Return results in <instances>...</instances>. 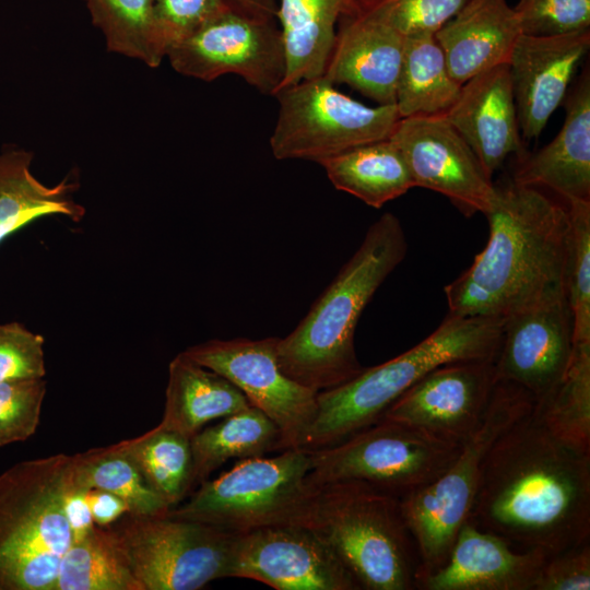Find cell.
Instances as JSON below:
<instances>
[{"label":"cell","mask_w":590,"mask_h":590,"mask_svg":"<svg viewBox=\"0 0 590 590\" xmlns=\"http://www.w3.org/2000/svg\"><path fill=\"white\" fill-rule=\"evenodd\" d=\"M468 520L548 555L590 541V453L556 438L532 409L487 452Z\"/></svg>","instance_id":"cell-1"},{"label":"cell","mask_w":590,"mask_h":590,"mask_svg":"<svg viewBox=\"0 0 590 590\" xmlns=\"http://www.w3.org/2000/svg\"><path fill=\"white\" fill-rule=\"evenodd\" d=\"M489 235L472 264L445 286L448 314L505 319L564 287L567 205L535 187H497L485 214Z\"/></svg>","instance_id":"cell-2"},{"label":"cell","mask_w":590,"mask_h":590,"mask_svg":"<svg viewBox=\"0 0 590 590\" xmlns=\"http://www.w3.org/2000/svg\"><path fill=\"white\" fill-rule=\"evenodd\" d=\"M408 244L400 220L384 213L306 317L285 338L276 354L282 371L317 392L340 386L364 367L357 359L354 333L378 287L403 261Z\"/></svg>","instance_id":"cell-3"},{"label":"cell","mask_w":590,"mask_h":590,"mask_svg":"<svg viewBox=\"0 0 590 590\" xmlns=\"http://www.w3.org/2000/svg\"><path fill=\"white\" fill-rule=\"evenodd\" d=\"M503 326L504 319L447 314L432 334L406 352L318 392L317 413L300 449L330 447L376 424L401 394L440 365L495 359Z\"/></svg>","instance_id":"cell-4"},{"label":"cell","mask_w":590,"mask_h":590,"mask_svg":"<svg viewBox=\"0 0 590 590\" xmlns=\"http://www.w3.org/2000/svg\"><path fill=\"white\" fill-rule=\"evenodd\" d=\"M307 526L361 589H415L420 558L399 495L357 480L324 484L317 487Z\"/></svg>","instance_id":"cell-5"},{"label":"cell","mask_w":590,"mask_h":590,"mask_svg":"<svg viewBox=\"0 0 590 590\" xmlns=\"http://www.w3.org/2000/svg\"><path fill=\"white\" fill-rule=\"evenodd\" d=\"M73 456L15 463L0 474V590H52L72 543L66 496Z\"/></svg>","instance_id":"cell-6"},{"label":"cell","mask_w":590,"mask_h":590,"mask_svg":"<svg viewBox=\"0 0 590 590\" xmlns=\"http://www.w3.org/2000/svg\"><path fill=\"white\" fill-rule=\"evenodd\" d=\"M534 403L524 389L497 381L482 422L462 444L452 463L430 483L400 497L420 558L416 581L447 560L459 530L470 517L487 452Z\"/></svg>","instance_id":"cell-7"},{"label":"cell","mask_w":590,"mask_h":590,"mask_svg":"<svg viewBox=\"0 0 590 590\" xmlns=\"http://www.w3.org/2000/svg\"><path fill=\"white\" fill-rule=\"evenodd\" d=\"M309 468V451L304 449L241 459L216 479L201 482L188 502L167 515L231 534L283 524L307 526L317 492L307 481Z\"/></svg>","instance_id":"cell-8"},{"label":"cell","mask_w":590,"mask_h":590,"mask_svg":"<svg viewBox=\"0 0 590 590\" xmlns=\"http://www.w3.org/2000/svg\"><path fill=\"white\" fill-rule=\"evenodd\" d=\"M270 149L276 160L320 163L353 148L389 139L400 119L396 104L367 106L324 75L280 88Z\"/></svg>","instance_id":"cell-9"},{"label":"cell","mask_w":590,"mask_h":590,"mask_svg":"<svg viewBox=\"0 0 590 590\" xmlns=\"http://www.w3.org/2000/svg\"><path fill=\"white\" fill-rule=\"evenodd\" d=\"M461 447L412 426L380 420L339 444L308 450L307 481L319 487L357 480L401 497L439 476Z\"/></svg>","instance_id":"cell-10"},{"label":"cell","mask_w":590,"mask_h":590,"mask_svg":"<svg viewBox=\"0 0 590 590\" xmlns=\"http://www.w3.org/2000/svg\"><path fill=\"white\" fill-rule=\"evenodd\" d=\"M110 528L142 590H198L231 577L234 534L215 527L125 514Z\"/></svg>","instance_id":"cell-11"},{"label":"cell","mask_w":590,"mask_h":590,"mask_svg":"<svg viewBox=\"0 0 590 590\" xmlns=\"http://www.w3.org/2000/svg\"><path fill=\"white\" fill-rule=\"evenodd\" d=\"M166 58L185 76L210 82L235 74L260 93L273 96L286 68L278 22L252 19L232 9L174 45Z\"/></svg>","instance_id":"cell-12"},{"label":"cell","mask_w":590,"mask_h":590,"mask_svg":"<svg viewBox=\"0 0 590 590\" xmlns=\"http://www.w3.org/2000/svg\"><path fill=\"white\" fill-rule=\"evenodd\" d=\"M280 338L213 339L184 351L235 385L251 406L278 426L281 450L300 449L317 413L318 392L285 375L278 362Z\"/></svg>","instance_id":"cell-13"},{"label":"cell","mask_w":590,"mask_h":590,"mask_svg":"<svg viewBox=\"0 0 590 590\" xmlns=\"http://www.w3.org/2000/svg\"><path fill=\"white\" fill-rule=\"evenodd\" d=\"M231 577L275 590H356L359 585L311 527L283 524L234 534Z\"/></svg>","instance_id":"cell-14"},{"label":"cell","mask_w":590,"mask_h":590,"mask_svg":"<svg viewBox=\"0 0 590 590\" xmlns=\"http://www.w3.org/2000/svg\"><path fill=\"white\" fill-rule=\"evenodd\" d=\"M389 139L401 151L414 187L441 193L465 216L489 211L496 186L441 114L400 118Z\"/></svg>","instance_id":"cell-15"},{"label":"cell","mask_w":590,"mask_h":590,"mask_svg":"<svg viewBox=\"0 0 590 590\" xmlns=\"http://www.w3.org/2000/svg\"><path fill=\"white\" fill-rule=\"evenodd\" d=\"M573 347V314L560 287L504 319L496 379L524 389L538 401L565 374Z\"/></svg>","instance_id":"cell-16"},{"label":"cell","mask_w":590,"mask_h":590,"mask_svg":"<svg viewBox=\"0 0 590 590\" xmlns=\"http://www.w3.org/2000/svg\"><path fill=\"white\" fill-rule=\"evenodd\" d=\"M496 382L495 359L447 363L410 387L381 420L462 445L482 422Z\"/></svg>","instance_id":"cell-17"},{"label":"cell","mask_w":590,"mask_h":590,"mask_svg":"<svg viewBox=\"0 0 590 590\" xmlns=\"http://www.w3.org/2000/svg\"><path fill=\"white\" fill-rule=\"evenodd\" d=\"M590 48V28L559 36L521 34L509 70L521 137L538 138L563 104Z\"/></svg>","instance_id":"cell-18"},{"label":"cell","mask_w":590,"mask_h":590,"mask_svg":"<svg viewBox=\"0 0 590 590\" xmlns=\"http://www.w3.org/2000/svg\"><path fill=\"white\" fill-rule=\"evenodd\" d=\"M548 554L520 550L500 535L467 520L447 560L420 577L422 590H532Z\"/></svg>","instance_id":"cell-19"},{"label":"cell","mask_w":590,"mask_h":590,"mask_svg":"<svg viewBox=\"0 0 590 590\" xmlns=\"http://www.w3.org/2000/svg\"><path fill=\"white\" fill-rule=\"evenodd\" d=\"M441 115L471 146L491 178L508 155H523L508 63L463 83L456 102Z\"/></svg>","instance_id":"cell-20"},{"label":"cell","mask_w":590,"mask_h":590,"mask_svg":"<svg viewBox=\"0 0 590 590\" xmlns=\"http://www.w3.org/2000/svg\"><path fill=\"white\" fill-rule=\"evenodd\" d=\"M405 37L363 10L342 19L323 75L346 84L378 105L396 104Z\"/></svg>","instance_id":"cell-21"},{"label":"cell","mask_w":590,"mask_h":590,"mask_svg":"<svg viewBox=\"0 0 590 590\" xmlns=\"http://www.w3.org/2000/svg\"><path fill=\"white\" fill-rule=\"evenodd\" d=\"M557 135L534 154L522 155L512 181L545 187L565 201H590V73L582 71L564 99Z\"/></svg>","instance_id":"cell-22"},{"label":"cell","mask_w":590,"mask_h":590,"mask_svg":"<svg viewBox=\"0 0 590 590\" xmlns=\"http://www.w3.org/2000/svg\"><path fill=\"white\" fill-rule=\"evenodd\" d=\"M520 35L517 14L507 0H469L435 38L451 76L462 85L485 70L508 63Z\"/></svg>","instance_id":"cell-23"},{"label":"cell","mask_w":590,"mask_h":590,"mask_svg":"<svg viewBox=\"0 0 590 590\" xmlns=\"http://www.w3.org/2000/svg\"><path fill=\"white\" fill-rule=\"evenodd\" d=\"M367 2L279 0L275 20L282 32L286 62L280 88L323 75L339 22L359 14Z\"/></svg>","instance_id":"cell-24"},{"label":"cell","mask_w":590,"mask_h":590,"mask_svg":"<svg viewBox=\"0 0 590 590\" xmlns=\"http://www.w3.org/2000/svg\"><path fill=\"white\" fill-rule=\"evenodd\" d=\"M33 152L17 146L0 151V243L30 223L50 215L80 222L84 206L74 200L79 182L67 176L56 185L32 172Z\"/></svg>","instance_id":"cell-25"},{"label":"cell","mask_w":590,"mask_h":590,"mask_svg":"<svg viewBox=\"0 0 590 590\" xmlns=\"http://www.w3.org/2000/svg\"><path fill=\"white\" fill-rule=\"evenodd\" d=\"M248 406L245 394L228 379L181 352L168 365L160 425L191 438L206 423Z\"/></svg>","instance_id":"cell-26"},{"label":"cell","mask_w":590,"mask_h":590,"mask_svg":"<svg viewBox=\"0 0 590 590\" xmlns=\"http://www.w3.org/2000/svg\"><path fill=\"white\" fill-rule=\"evenodd\" d=\"M319 164L335 189L376 209L414 188L405 160L390 139L353 148Z\"/></svg>","instance_id":"cell-27"},{"label":"cell","mask_w":590,"mask_h":590,"mask_svg":"<svg viewBox=\"0 0 590 590\" xmlns=\"http://www.w3.org/2000/svg\"><path fill=\"white\" fill-rule=\"evenodd\" d=\"M435 34L406 36L396 90L400 118L444 114L459 96Z\"/></svg>","instance_id":"cell-28"},{"label":"cell","mask_w":590,"mask_h":590,"mask_svg":"<svg viewBox=\"0 0 590 590\" xmlns=\"http://www.w3.org/2000/svg\"><path fill=\"white\" fill-rule=\"evenodd\" d=\"M190 444L196 485L229 459L262 457L281 450V434L270 417L250 405L200 429L190 438Z\"/></svg>","instance_id":"cell-29"},{"label":"cell","mask_w":590,"mask_h":590,"mask_svg":"<svg viewBox=\"0 0 590 590\" xmlns=\"http://www.w3.org/2000/svg\"><path fill=\"white\" fill-rule=\"evenodd\" d=\"M52 590H142L114 530L94 526L72 541Z\"/></svg>","instance_id":"cell-30"},{"label":"cell","mask_w":590,"mask_h":590,"mask_svg":"<svg viewBox=\"0 0 590 590\" xmlns=\"http://www.w3.org/2000/svg\"><path fill=\"white\" fill-rule=\"evenodd\" d=\"M72 456L73 483L87 491L97 488L113 493L125 502L127 514L160 517L166 516L172 509L118 442Z\"/></svg>","instance_id":"cell-31"},{"label":"cell","mask_w":590,"mask_h":590,"mask_svg":"<svg viewBox=\"0 0 590 590\" xmlns=\"http://www.w3.org/2000/svg\"><path fill=\"white\" fill-rule=\"evenodd\" d=\"M533 412L556 438L590 453V345H574L565 374Z\"/></svg>","instance_id":"cell-32"},{"label":"cell","mask_w":590,"mask_h":590,"mask_svg":"<svg viewBox=\"0 0 590 590\" xmlns=\"http://www.w3.org/2000/svg\"><path fill=\"white\" fill-rule=\"evenodd\" d=\"M118 444L170 508L179 505L193 486L189 437L158 424L141 436Z\"/></svg>","instance_id":"cell-33"},{"label":"cell","mask_w":590,"mask_h":590,"mask_svg":"<svg viewBox=\"0 0 590 590\" xmlns=\"http://www.w3.org/2000/svg\"><path fill=\"white\" fill-rule=\"evenodd\" d=\"M86 3L109 51L151 68L161 64L154 44L153 0H87Z\"/></svg>","instance_id":"cell-34"},{"label":"cell","mask_w":590,"mask_h":590,"mask_svg":"<svg viewBox=\"0 0 590 590\" xmlns=\"http://www.w3.org/2000/svg\"><path fill=\"white\" fill-rule=\"evenodd\" d=\"M566 205L569 224L564 284L573 314L574 345H590V201Z\"/></svg>","instance_id":"cell-35"},{"label":"cell","mask_w":590,"mask_h":590,"mask_svg":"<svg viewBox=\"0 0 590 590\" xmlns=\"http://www.w3.org/2000/svg\"><path fill=\"white\" fill-rule=\"evenodd\" d=\"M46 391L44 378L0 381V448L35 434Z\"/></svg>","instance_id":"cell-36"},{"label":"cell","mask_w":590,"mask_h":590,"mask_svg":"<svg viewBox=\"0 0 590 590\" xmlns=\"http://www.w3.org/2000/svg\"><path fill=\"white\" fill-rule=\"evenodd\" d=\"M469 0H368L364 10L384 21L404 37L435 34Z\"/></svg>","instance_id":"cell-37"},{"label":"cell","mask_w":590,"mask_h":590,"mask_svg":"<svg viewBox=\"0 0 590 590\" xmlns=\"http://www.w3.org/2000/svg\"><path fill=\"white\" fill-rule=\"evenodd\" d=\"M231 9L224 0H153L154 44L163 60L168 50L214 16Z\"/></svg>","instance_id":"cell-38"},{"label":"cell","mask_w":590,"mask_h":590,"mask_svg":"<svg viewBox=\"0 0 590 590\" xmlns=\"http://www.w3.org/2000/svg\"><path fill=\"white\" fill-rule=\"evenodd\" d=\"M521 34L559 36L590 28V0H519Z\"/></svg>","instance_id":"cell-39"},{"label":"cell","mask_w":590,"mask_h":590,"mask_svg":"<svg viewBox=\"0 0 590 590\" xmlns=\"http://www.w3.org/2000/svg\"><path fill=\"white\" fill-rule=\"evenodd\" d=\"M45 340L17 321L0 324V381L42 379Z\"/></svg>","instance_id":"cell-40"},{"label":"cell","mask_w":590,"mask_h":590,"mask_svg":"<svg viewBox=\"0 0 590 590\" xmlns=\"http://www.w3.org/2000/svg\"><path fill=\"white\" fill-rule=\"evenodd\" d=\"M590 541L548 555L532 590H589Z\"/></svg>","instance_id":"cell-41"},{"label":"cell","mask_w":590,"mask_h":590,"mask_svg":"<svg viewBox=\"0 0 590 590\" xmlns=\"http://www.w3.org/2000/svg\"><path fill=\"white\" fill-rule=\"evenodd\" d=\"M87 489L73 483L67 493L64 511L72 533V541L79 540L94 526L90 506L87 503Z\"/></svg>","instance_id":"cell-42"},{"label":"cell","mask_w":590,"mask_h":590,"mask_svg":"<svg viewBox=\"0 0 590 590\" xmlns=\"http://www.w3.org/2000/svg\"><path fill=\"white\" fill-rule=\"evenodd\" d=\"M87 503L96 526L108 527L127 514L125 502L107 491L92 488L87 492Z\"/></svg>","instance_id":"cell-43"},{"label":"cell","mask_w":590,"mask_h":590,"mask_svg":"<svg viewBox=\"0 0 590 590\" xmlns=\"http://www.w3.org/2000/svg\"><path fill=\"white\" fill-rule=\"evenodd\" d=\"M226 4L240 14L263 20L276 21L275 14L279 0H224Z\"/></svg>","instance_id":"cell-44"},{"label":"cell","mask_w":590,"mask_h":590,"mask_svg":"<svg viewBox=\"0 0 590 590\" xmlns=\"http://www.w3.org/2000/svg\"><path fill=\"white\" fill-rule=\"evenodd\" d=\"M85 1H87V0H85Z\"/></svg>","instance_id":"cell-45"}]
</instances>
